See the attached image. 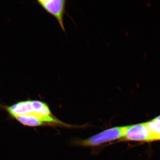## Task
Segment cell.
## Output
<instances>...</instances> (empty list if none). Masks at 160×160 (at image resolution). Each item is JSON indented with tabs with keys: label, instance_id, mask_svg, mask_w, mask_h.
Returning <instances> with one entry per match:
<instances>
[{
	"label": "cell",
	"instance_id": "obj_6",
	"mask_svg": "<svg viewBox=\"0 0 160 160\" xmlns=\"http://www.w3.org/2000/svg\"><path fill=\"white\" fill-rule=\"evenodd\" d=\"M146 123L151 134V142L160 140V121L153 119Z\"/></svg>",
	"mask_w": 160,
	"mask_h": 160
},
{
	"label": "cell",
	"instance_id": "obj_1",
	"mask_svg": "<svg viewBox=\"0 0 160 160\" xmlns=\"http://www.w3.org/2000/svg\"><path fill=\"white\" fill-rule=\"evenodd\" d=\"M126 129V126L109 128L89 138L80 140L77 143L79 146L85 147L100 146L104 143L122 138Z\"/></svg>",
	"mask_w": 160,
	"mask_h": 160
},
{
	"label": "cell",
	"instance_id": "obj_4",
	"mask_svg": "<svg viewBox=\"0 0 160 160\" xmlns=\"http://www.w3.org/2000/svg\"><path fill=\"white\" fill-rule=\"evenodd\" d=\"M6 110L12 118L26 115H35L34 100H27L7 106Z\"/></svg>",
	"mask_w": 160,
	"mask_h": 160
},
{
	"label": "cell",
	"instance_id": "obj_7",
	"mask_svg": "<svg viewBox=\"0 0 160 160\" xmlns=\"http://www.w3.org/2000/svg\"><path fill=\"white\" fill-rule=\"evenodd\" d=\"M154 120H158V121H160V115L158 117L156 118H155L154 119Z\"/></svg>",
	"mask_w": 160,
	"mask_h": 160
},
{
	"label": "cell",
	"instance_id": "obj_5",
	"mask_svg": "<svg viewBox=\"0 0 160 160\" xmlns=\"http://www.w3.org/2000/svg\"><path fill=\"white\" fill-rule=\"evenodd\" d=\"M14 118L22 125L30 127L42 126L47 124L41 118L33 115L19 116Z\"/></svg>",
	"mask_w": 160,
	"mask_h": 160
},
{
	"label": "cell",
	"instance_id": "obj_2",
	"mask_svg": "<svg viewBox=\"0 0 160 160\" xmlns=\"http://www.w3.org/2000/svg\"><path fill=\"white\" fill-rule=\"evenodd\" d=\"M38 2L48 13L57 20L63 31L66 32L64 24L66 0H39Z\"/></svg>",
	"mask_w": 160,
	"mask_h": 160
},
{
	"label": "cell",
	"instance_id": "obj_3",
	"mask_svg": "<svg viewBox=\"0 0 160 160\" xmlns=\"http://www.w3.org/2000/svg\"><path fill=\"white\" fill-rule=\"evenodd\" d=\"M125 141L151 142V134L147 123L126 126L122 138Z\"/></svg>",
	"mask_w": 160,
	"mask_h": 160
}]
</instances>
